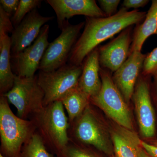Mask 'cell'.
<instances>
[{
  "label": "cell",
  "mask_w": 157,
  "mask_h": 157,
  "mask_svg": "<svg viewBox=\"0 0 157 157\" xmlns=\"http://www.w3.org/2000/svg\"><path fill=\"white\" fill-rule=\"evenodd\" d=\"M147 12L122 8L112 16L86 17L84 29L71 51L69 64L82 66L86 57L98 45L128 27L143 21Z\"/></svg>",
  "instance_id": "6da1fadb"
},
{
  "label": "cell",
  "mask_w": 157,
  "mask_h": 157,
  "mask_svg": "<svg viewBox=\"0 0 157 157\" xmlns=\"http://www.w3.org/2000/svg\"><path fill=\"white\" fill-rule=\"evenodd\" d=\"M100 74L101 89L90 100L118 124L131 131L133 124L127 102L114 84L110 71L101 67Z\"/></svg>",
  "instance_id": "7a4b0ae2"
},
{
  "label": "cell",
  "mask_w": 157,
  "mask_h": 157,
  "mask_svg": "<svg viewBox=\"0 0 157 157\" xmlns=\"http://www.w3.org/2000/svg\"><path fill=\"white\" fill-rule=\"evenodd\" d=\"M82 68V66L68 63L51 72L39 71L37 80L44 92V107L60 101L68 92L78 86Z\"/></svg>",
  "instance_id": "3957f363"
},
{
  "label": "cell",
  "mask_w": 157,
  "mask_h": 157,
  "mask_svg": "<svg viewBox=\"0 0 157 157\" xmlns=\"http://www.w3.org/2000/svg\"><path fill=\"white\" fill-rule=\"evenodd\" d=\"M4 95L0 99V135L4 151L11 157L19 154L23 143L30 132L31 124L11 111Z\"/></svg>",
  "instance_id": "277c9868"
},
{
  "label": "cell",
  "mask_w": 157,
  "mask_h": 157,
  "mask_svg": "<svg viewBox=\"0 0 157 157\" xmlns=\"http://www.w3.org/2000/svg\"><path fill=\"white\" fill-rule=\"evenodd\" d=\"M4 95L17 109L18 117L24 119L32 113H40L44 108V94L37 76L21 77L15 75L13 87Z\"/></svg>",
  "instance_id": "5b68a950"
},
{
  "label": "cell",
  "mask_w": 157,
  "mask_h": 157,
  "mask_svg": "<svg viewBox=\"0 0 157 157\" xmlns=\"http://www.w3.org/2000/svg\"><path fill=\"white\" fill-rule=\"evenodd\" d=\"M84 25L85 22L72 25L67 20L64 23L59 36L49 43L46 48L40 63L39 71L51 72L67 64Z\"/></svg>",
  "instance_id": "8992f818"
},
{
  "label": "cell",
  "mask_w": 157,
  "mask_h": 157,
  "mask_svg": "<svg viewBox=\"0 0 157 157\" xmlns=\"http://www.w3.org/2000/svg\"><path fill=\"white\" fill-rule=\"evenodd\" d=\"M49 25L42 27L39 36L32 45L22 51L11 54V65L14 75L31 77L39 70L40 63L49 43L48 41Z\"/></svg>",
  "instance_id": "52a82bcc"
},
{
  "label": "cell",
  "mask_w": 157,
  "mask_h": 157,
  "mask_svg": "<svg viewBox=\"0 0 157 157\" xmlns=\"http://www.w3.org/2000/svg\"><path fill=\"white\" fill-rule=\"evenodd\" d=\"M133 26L124 29L107 44L98 47L101 67L114 73L128 57Z\"/></svg>",
  "instance_id": "ba28073f"
},
{
  "label": "cell",
  "mask_w": 157,
  "mask_h": 157,
  "mask_svg": "<svg viewBox=\"0 0 157 157\" xmlns=\"http://www.w3.org/2000/svg\"><path fill=\"white\" fill-rule=\"evenodd\" d=\"M146 76L140 75L132 98L141 135L147 138L154 136L155 120L151 98L150 85Z\"/></svg>",
  "instance_id": "9c48e42d"
},
{
  "label": "cell",
  "mask_w": 157,
  "mask_h": 157,
  "mask_svg": "<svg viewBox=\"0 0 157 157\" xmlns=\"http://www.w3.org/2000/svg\"><path fill=\"white\" fill-rule=\"evenodd\" d=\"M54 18L53 16H42L37 9L30 12L12 33L11 54L19 53L32 45L39 36L42 27Z\"/></svg>",
  "instance_id": "30bf717a"
},
{
  "label": "cell",
  "mask_w": 157,
  "mask_h": 157,
  "mask_svg": "<svg viewBox=\"0 0 157 157\" xmlns=\"http://www.w3.org/2000/svg\"><path fill=\"white\" fill-rule=\"evenodd\" d=\"M146 55L141 52H135L129 54L126 61L113 73L112 76L114 84L127 103L132 98Z\"/></svg>",
  "instance_id": "8fae6325"
},
{
  "label": "cell",
  "mask_w": 157,
  "mask_h": 157,
  "mask_svg": "<svg viewBox=\"0 0 157 157\" xmlns=\"http://www.w3.org/2000/svg\"><path fill=\"white\" fill-rule=\"evenodd\" d=\"M45 2L55 12L58 26L61 30L67 21L76 15L107 17L95 0H47Z\"/></svg>",
  "instance_id": "7c38bea8"
},
{
  "label": "cell",
  "mask_w": 157,
  "mask_h": 157,
  "mask_svg": "<svg viewBox=\"0 0 157 157\" xmlns=\"http://www.w3.org/2000/svg\"><path fill=\"white\" fill-rule=\"evenodd\" d=\"M45 107L40 112L43 124L55 142L60 147H65L69 141V123L63 105L61 101H58Z\"/></svg>",
  "instance_id": "4fadbf2b"
},
{
  "label": "cell",
  "mask_w": 157,
  "mask_h": 157,
  "mask_svg": "<svg viewBox=\"0 0 157 157\" xmlns=\"http://www.w3.org/2000/svg\"><path fill=\"white\" fill-rule=\"evenodd\" d=\"M79 117L75 130L77 138L83 143L109 153L110 149L104 131L89 108L86 107Z\"/></svg>",
  "instance_id": "5bb4252c"
},
{
  "label": "cell",
  "mask_w": 157,
  "mask_h": 157,
  "mask_svg": "<svg viewBox=\"0 0 157 157\" xmlns=\"http://www.w3.org/2000/svg\"><path fill=\"white\" fill-rule=\"evenodd\" d=\"M99 58V50L97 47L85 59L78 80V88L90 99L98 94L102 86Z\"/></svg>",
  "instance_id": "9a60e30c"
},
{
  "label": "cell",
  "mask_w": 157,
  "mask_h": 157,
  "mask_svg": "<svg viewBox=\"0 0 157 157\" xmlns=\"http://www.w3.org/2000/svg\"><path fill=\"white\" fill-rule=\"evenodd\" d=\"M157 35V0H152L151 6L142 22L136 25L133 30L130 54L141 52L147 39L152 35Z\"/></svg>",
  "instance_id": "2e32d148"
},
{
  "label": "cell",
  "mask_w": 157,
  "mask_h": 157,
  "mask_svg": "<svg viewBox=\"0 0 157 157\" xmlns=\"http://www.w3.org/2000/svg\"><path fill=\"white\" fill-rule=\"evenodd\" d=\"M14 75L11 65V39L8 34L0 36V91L5 94L14 85Z\"/></svg>",
  "instance_id": "e0dca14e"
},
{
  "label": "cell",
  "mask_w": 157,
  "mask_h": 157,
  "mask_svg": "<svg viewBox=\"0 0 157 157\" xmlns=\"http://www.w3.org/2000/svg\"><path fill=\"white\" fill-rule=\"evenodd\" d=\"M90 98L78 86L65 95L60 101L67 110L70 121L79 116L88 107Z\"/></svg>",
  "instance_id": "ac0fdd59"
},
{
  "label": "cell",
  "mask_w": 157,
  "mask_h": 157,
  "mask_svg": "<svg viewBox=\"0 0 157 157\" xmlns=\"http://www.w3.org/2000/svg\"><path fill=\"white\" fill-rule=\"evenodd\" d=\"M134 134L124 129V132H113L111 138L115 155L117 157H137Z\"/></svg>",
  "instance_id": "d6986e66"
},
{
  "label": "cell",
  "mask_w": 157,
  "mask_h": 157,
  "mask_svg": "<svg viewBox=\"0 0 157 157\" xmlns=\"http://www.w3.org/2000/svg\"><path fill=\"white\" fill-rule=\"evenodd\" d=\"M25 157H52L46 151L41 137L32 135L24 151Z\"/></svg>",
  "instance_id": "ffe728a7"
},
{
  "label": "cell",
  "mask_w": 157,
  "mask_h": 157,
  "mask_svg": "<svg viewBox=\"0 0 157 157\" xmlns=\"http://www.w3.org/2000/svg\"><path fill=\"white\" fill-rule=\"evenodd\" d=\"M42 2L40 0H20L17 11L11 18V22L14 28L19 25L30 12L40 7Z\"/></svg>",
  "instance_id": "44dd1931"
},
{
  "label": "cell",
  "mask_w": 157,
  "mask_h": 157,
  "mask_svg": "<svg viewBox=\"0 0 157 157\" xmlns=\"http://www.w3.org/2000/svg\"><path fill=\"white\" fill-rule=\"evenodd\" d=\"M141 74L148 76L157 75V47L147 54Z\"/></svg>",
  "instance_id": "7402d4cb"
},
{
  "label": "cell",
  "mask_w": 157,
  "mask_h": 157,
  "mask_svg": "<svg viewBox=\"0 0 157 157\" xmlns=\"http://www.w3.org/2000/svg\"><path fill=\"white\" fill-rule=\"evenodd\" d=\"M0 6V36L12 33L14 30L11 18Z\"/></svg>",
  "instance_id": "603a6c76"
},
{
  "label": "cell",
  "mask_w": 157,
  "mask_h": 157,
  "mask_svg": "<svg viewBox=\"0 0 157 157\" xmlns=\"http://www.w3.org/2000/svg\"><path fill=\"white\" fill-rule=\"evenodd\" d=\"M101 9L107 17H110L117 13L118 6L120 0H99L98 1Z\"/></svg>",
  "instance_id": "cb8c5ba5"
},
{
  "label": "cell",
  "mask_w": 157,
  "mask_h": 157,
  "mask_svg": "<svg viewBox=\"0 0 157 157\" xmlns=\"http://www.w3.org/2000/svg\"><path fill=\"white\" fill-rule=\"evenodd\" d=\"M19 3V0H1L0 6L11 18L17 11Z\"/></svg>",
  "instance_id": "d4e9b609"
},
{
  "label": "cell",
  "mask_w": 157,
  "mask_h": 157,
  "mask_svg": "<svg viewBox=\"0 0 157 157\" xmlns=\"http://www.w3.org/2000/svg\"><path fill=\"white\" fill-rule=\"evenodd\" d=\"M149 2L148 0H124L122 4V7L128 10L130 9L136 10L138 8L144 7Z\"/></svg>",
  "instance_id": "484cf974"
},
{
  "label": "cell",
  "mask_w": 157,
  "mask_h": 157,
  "mask_svg": "<svg viewBox=\"0 0 157 157\" xmlns=\"http://www.w3.org/2000/svg\"><path fill=\"white\" fill-rule=\"evenodd\" d=\"M67 157H95L89 153L76 147H70L67 150Z\"/></svg>",
  "instance_id": "4316f807"
},
{
  "label": "cell",
  "mask_w": 157,
  "mask_h": 157,
  "mask_svg": "<svg viewBox=\"0 0 157 157\" xmlns=\"http://www.w3.org/2000/svg\"><path fill=\"white\" fill-rule=\"evenodd\" d=\"M140 146L151 157H157V147L139 140Z\"/></svg>",
  "instance_id": "83f0119b"
},
{
  "label": "cell",
  "mask_w": 157,
  "mask_h": 157,
  "mask_svg": "<svg viewBox=\"0 0 157 157\" xmlns=\"http://www.w3.org/2000/svg\"><path fill=\"white\" fill-rule=\"evenodd\" d=\"M134 137L135 146H136V150H137V157H151L140 146V143H139L140 139L138 138L137 135L134 134Z\"/></svg>",
  "instance_id": "f1b7e54d"
},
{
  "label": "cell",
  "mask_w": 157,
  "mask_h": 157,
  "mask_svg": "<svg viewBox=\"0 0 157 157\" xmlns=\"http://www.w3.org/2000/svg\"><path fill=\"white\" fill-rule=\"evenodd\" d=\"M155 78V89L157 91V75L156 76H154Z\"/></svg>",
  "instance_id": "f546056e"
},
{
  "label": "cell",
  "mask_w": 157,
  "mask_h": 157,
  "mask_svg": "<svg viewBox=\"0 0 157 157\" xmlns=\"http://www.w3.org/2000/svg\"><path fill=\"white\" fill-rule=\"evenodd\" d=\"M153 144H153V145L157 147V140H155V141H154Z\"/></svg>",
  "instance_id": "4dcf8cb0"
},
{
  "label": "cell",
  "mask_w": 157,
  "mask_h": 157,
  "mask_svg": "<svg viewBox=\"0 0 157 157\" xmlns=\"http://www.w3.org/2000/svg\"><path fill=\"white\" fill-rule=\"evenodd\" d=\"M111 157H117L115 155H113Z\"/></svg>",
  "instance_id": "1f68e13d"
},
{
  "label": "cell",
  "mask_w": 157,
  "mask_h": 157,
  "mask_svg": "<svg viewBox=\"0 0 157 157\" xmlns=\"http://www.w3.org/2000/svg\"><path fill=\"white\" fill-rule=\"evenodd\" d=\"M0 157H4L3 155H2V154L0 155Z\"/></svg>",
  "instance_id": "d6a6232c"
}]
</instances>
